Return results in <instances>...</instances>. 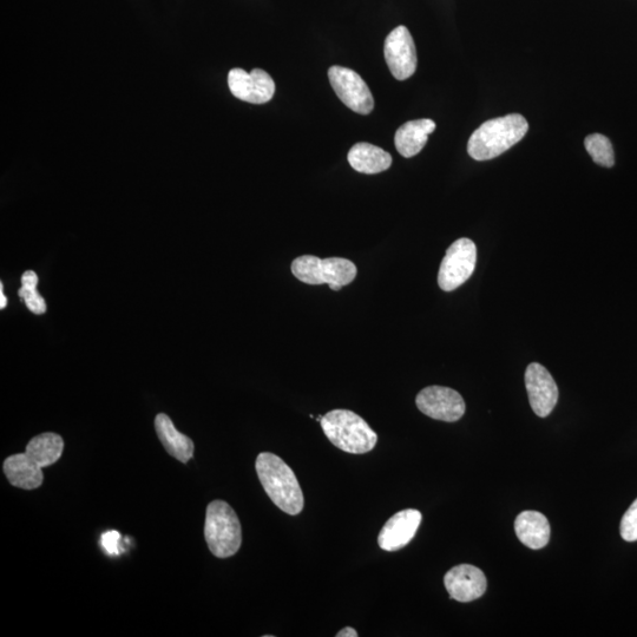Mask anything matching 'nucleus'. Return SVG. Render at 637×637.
I'll return each instance as SVG.
<instances>
[{
	"label": "nucleus",
	"instance_id": "412c9836",
	"mask_svg": "<svg viewBox=\"0 0 637 637\" xmlns=\"http://www.w3.org/2000/svg\"><path fill=\"white\" fill-rule=\"evenodd\" d=\"M37 285V274L34 271L25 272L22 275V288L18 294L32 313L44 314L47 312V304H45L42 295L38 293Z\"/></svg>",
	"mask_w": 637,
	"mask_h": 637
},
{
	"label": "nucleus",
	"instance_id": "9d476101",
	"mask_svg": "<svg viewBox=\"0 0 637 637\" xmlns=\"http://www.w3.org/2000/svg\"><path fill=\"white\" fill-rule=\"evenodd\" d=\"M228 85L236 98L252 104L268 103L275 94L273 78L261 69H254L251 74L244 69H232Z\"/></svg>",
	"mask_w": 637,
	"mask_h": 637
},
{
	"label": "nucleus",
	"instance_id": "a878e982",
	"mask_svg": "<svg viewBox=\"0 0 637 637\" xmlns=\"http://www.w3.org/2000/svg\"><path fill=\"white\" fill-rule=\"evenodd\" d=\"M330 288H331L332 291H340L341 288H343V287H341L339 285H330Z\"/></svg>",
	"mask_w": 637,
	"mask_h": 637
},
{
	"label": "nucleus",
	"instance_id": "f8f14e48",
	"mask_svg": "<svg viewBox=\"0 0 637 637\" xmlns=\"http://www.w3.org/2000/svg\"><path fill=\"white\" fill-rule=\"evenodd\" d=\"M450 599L468 603L479 599L487 591L488 581L483 571L471 564L452 568L444 577Z\"/></svg>",
	"mask_w": 637,
	"mask_h": 637
},
{
	"label": "nucleus",
	"instance_id": "1a4fd4ad",
	"mask_svg": "<svg viewBox=\"0 0 637 637\" xmlns=\"http://www.w3.org/2000/svg\"><path fill=\"white\" fill-rule=\"evenodd\" d=\"M416 404L420 412L432 419L453 423L465 413V402L461 394L443 386H429L420 391Z\"/></svg>",
	"mask_w": 637,
	"mask_h": 637
},
{
	"label": "nucleus",
	"instance_id": "ddd939ff",
	"mask_svg": "<svg viewBox=\"0 0 637 637\" xmlns=\"http://www.w3.org/2000/svg\"><path fill=\"white\" fill-rule=\"evenodd\" d=\"M422 520V512L416 509H406L397 512L380 531L378 537L379 547L385 551L403 549L417 534Z\"/></svg>",
	"mask_w": 637,
	"mask_h": 637
},
{
	"label": "nucleus",
	"instance_id": "5701e85b",
	"mask_svg": "<svg viewBox=\"0 0 637 637\" xmlns=\"http://www.w3.org/2000/svg\"><path fill=\"white\" fill-rule=\"evenodd\" d=\"M101 545L105 553L110 556H118L121 550V534L116 530L107 531L101 536Z\"/></svg>",
	"mask_w": 637,
	"mask_h": 637
},
{
	"label": "nucleus",
	"instance_id": "b1692460",
	"mask_svg": "<svg viewBox=\"0 0 637 637\" xmlns=\"http://www.w3.org/2000/svg\"><path fill=\"white\" fill-rule=\"evenodd\" d=\"M337 637H358V633L356 629L346 627L340 630V632L337 634Z\"/></svg>",
	"mask_w": 637,
	"mask_h": 637
},
{
	"label": "nucleus",
	"instance_id": "0eeeda50",
	"mask_svg": "<svg viewBox=\"0 0 637 637\" xmlns=\"http://www.w3.org/2000/svg\"><path fill=\"white\" fill-rule=\"evenodd\" d=\"M328 78L334 93L348 109L360 115H369L374 109V98L369 87L356 71L332 67Z\"/></svg>",
	"mask_w": 637,
	"mask_h": 637
},
{
	"label": "nucleus",
	"instance_id": "f3484780",
	"mask_svg": "<svg viewBox=\"0 0 637 637\" xmlns=\"http://www.w3.org/2000/svg\"><path fill=\"white\" fill-rule=\"evenodd\" d=\"M515 531L525 547L540 550L549 543L550 524L548 518L538 511H523L515 521Z\"/></svg>",
	"mask_w": 637,
	"mask_h": 637
},
{
	"label": "nucleus",
	"instance_id": "2eb2a0df",
	"mask_svg": "<svg viewBox=\"0 0 637 637\" xmlns=\"http://www.w3.org/2000/svg\"><path fill=\"white\" fill-rule=\"evenodd\" d=\"M435 130L436 123L429 118L406 122L397 130L396 137H394L398 153L406 159L418 155Z\"/></svg>",
	"mask_w": 637,
	"mask_h": 637
},
{
	"label": "nucleus",
	"instance_id": "a211bd4d",
	"mask_svg": "<svg viewBox=\"0 0 637 637\" xmlns=\"http://www.w3.org/2000/svg\"><path fill=\"white\" fill-rule=\"evenodd\" d=\"M347 160L356 172L367 175L383 173L392 164V156L387 151L370 143L354 144Z\"/></svg>",
	"mask_w": 637,
	"mask_h": 637
},
{
	"label": "nucleus",
	"instance_id": "20e7f679",
	"mask_svg": "<svg viewBox=\"0 0 637 637\" xmlns=\"http://www.w3.org/2000/svg\"><path fill=\"white\" fill-rule=\"evenodd\" d=\"M205 537L210 553L228 558L238 553L242 544V528L231 505L213 501L206 512Z\"/></svg>",
	"mask_w": 637,
	"mask_h": 637
},
{
	"label": "nucleus",
	"instance_id": "423d86ee",
	"mask_svg": "<svg viewBox=\"0 0 637 637\" xmlns=\"http://www.w3.org/2000/svg\"><path fill=\"white\" fill-rule=\"evenodd\" d=\"M477 247L470 239H459L449 247L439 268L438 285L445 292L457 290L474 274Z\"/></svg>",
	"mask_w": 637,
	"mask_h": 637
},
{
	"label": "nucleus",
	"instance_id": "4468645a",
	"mask_svg": "<svg viewBox=\"0 0 637 637\" xmlns=\"http://www.w3.org/2000/svg\"><path fill=\"white\" fill-rule=\"evenodd\" d=\"M4 472L13 487L24 490H35L44 481L43 469L26 453H17L5 459Z\"/></svg>",
	"mask_w": 637,
	"mask_h": 637
},
{
	"label": "nucleus",
	"instance_id": "39448f33",
	"mask_svg": "<svg viewBox=\"0 0 637 637\" xmlns=\"http://www.w3.org/2000/svg\"><path fill=\"white\" fill-rule=\"evenodd\" d=\"M292 273L307 285H350L357 277V267L343 258L320 259L314 255H302L292 262Z\"/></svg>",
	"mask_w": 637,
	"mask_h": 637
},
{
	"label": "nucleus",
	"instance_id": "7ed1b4c3",
	"mask_svg": "<svg viewBox=\"0 0 637 637\" xmlns=\"http://www.w3.org/2000/svg\"><path fill=\"white\" fill-rule=\"evenodd\" d=\"M320 424L326 437L340 450L363 455L376 448L377 433L357 413L333 410L321 418Z\"/></svg>",
	"mask_w": 637,
	"mask_h": 637
},
{
	"label": "nucleus",
	"instance_id": "dca6fc26",
	"mask_svg": "<svg viewBox=\"0 0 637 637\" xmlns=\"http://www.w3.org/2000/svg\"><path fill=\"white\" fill-rule=\"evenodd\" d=\"M155 430L170 456L185 464L193 458L195 445L192 439L177 430L172 419L164 413L156 416Z\"/></svg>",
	"mask_w": 637,
	"mask_h": 637
},
{
	"label": "nucleus",
	"instance_id": "aec40b11",
	"mask_svg": "<svg viewBox=\"0 0 637 637\" xmlns=\"http://www.w3.org/2000/svg\"><path fill=\"white\" fill-rule=\"evenodd\" d=\"M584 147H586L591 159L599 164V166L606 168L614 167V149L608 137L601 134L589 135L586 137V140H584Z\"/></svg>",
	"mask_w": 637,
	"mask_h": 637
},
{
	"label": "nucleus",
	"instance_id": "9b49d317",
	"mask_svg": "<svg viewBox=\"0 0 637 637\" xmlns=\"http://www.w3.org/2000/svg\"><path fill=\"white\" fill-rule=\"evenodd\" d=\"M525 386L529 394L530 405L538 417L545 418L555 409L558 400V387L553 376L544 366L533 363L525 372Z\"/></svg>",
	"mask_w": 637,
	"mask_h": 637
},
{
	"label": "nucleus",
	"instance_id": "6ab92c4d",
	"mask_svg": "<svg viewBox=\"0 0 637 637\" xmlns=\"http://www.w3.org/2000/svg\"><path fill=\"white\" fill-rule=\"evenodd\" d=\"M63 450V438L57 433L47 432L31 439L25 453L43 469L57 463L62 457Z\"/></svg>",
	"mask_w": 637,
	"mask_h": 637
},
{
	"label": "nucleus",
	"instance_id": "f257e3e1",
	"mask_svg": "<svg viewBox=\"0 0 637 637\" xmlns=\"http://www.w3.org/2000/svg\"><path fill=\"white\" fill-rule=\"evenodd\" d=\"M255 469L271 501L286 514L299 515L304 509V494L290 466L274 453L262 452L256 458Z\"/></svg>",
	"mask_w": 637,
	"mask_h": 637
},
{
	"label": "nucleus",
	"instance_id": "f03ea898",
	"mask_svg": "<svg viewBox=\"0 0 637 637\" xmlns=\"http://www.w3.org/2000/svg\"><path fill=\"white\" fill-rule=\"evenodd\" d=\"M529 124L522 115L510 114L487 121L471 135L468 153L476 161L496 159L527 135Z\"/></svg>",
	"mask_w": 637,
	"mask_h": 637
},
{
	"label": "nucleus",
	"instance_id": "4be33fe9",
	"mask_svg": "<svg viewBox=\"0 0 637 637\" xmlns=\"http://www.w3.org/2000/svg\"><path fill=\"white\" fill-rule=\"evenodd\" d=\"M621 536L627 542L637 541V499L630 505L621 521Z\"/></svg>",
	"mask_w": 637,
	"mask_h": 637
},
{
	"label": "nucleus",
	"instance_id": "393cba45",
	"mask_svg": "<svg viewBox=\"0 0 637 637\" xmlns=\"http://www.w3.org/2000/svg\"><path fill=\"white\" fill-rule=\"evenodd\" d=\"M0 308H5L6 305H8V299H6L5 295H4V287L3 284H0Z\"/></svg>",
	"mask_w": 637,
	"mask_h": 637
},
{
	"label": "nucleus",
	"instance_id": "6e6552de",
	"mask_svg": "<svg viewBox=\"0 0 637 637\" xmlns=\"http://www.w3.org/2000/svg\"><path fill=\"white\" fill-rule=\"evenodd\" d=\"M384 55L391 74L398 81H405L417 70V50L415 41L406 26H398L391 31L385 41Z\"/></svg>",
	"mask_w": 637,
	"mask_h": 637
}]
</instances>
